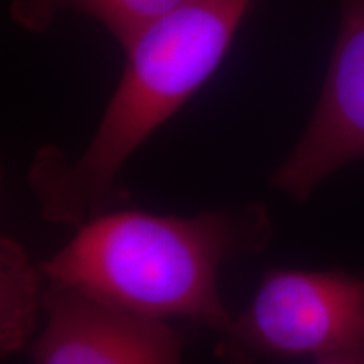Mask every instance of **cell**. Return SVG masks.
Wrapping results in <instances>:
<instances>
[{
	"instance_id": "obj_1",
	"label": "cell",
	"mask_w": 364,
	"mask_h": 364,
	"mask_svg": "<svg viewBox=\"0 0 364 364\" xmlns=\"http://www.w3.org/2000/svg\"><path fill=\"white\" fill-rule=\"evenodd\" d=\"M272 238L262 203L189 218L105 211L39 268L48 280L108 306L159 321L184 318L223 334L233 317L218 290L220 268L263 252Z\"/></svg>"
},
{
	"instance_id": "obj_2",
	"label": "cell",
	"mask_w": 364,
	"mask_h": 364,
	"mask_svg": "<svg viewBox=\"0 0 364 364\" xmlns=\"http://www.w3.org/2000/svg\"><path fill=\"white\" fill-rule=\"evenodd\" d=\"M255 0H182L124 49L125 70L78 161L48 145L29 182L48 221L75 225L125 201L118 174L162 124L184 107L225 59Z\"/></svg>"
},
{
	"instance_id": "obj_3",
	"label": "cell",
	"mask_w": 364,
	"mask_h": 364,
	"mask_svg": "<svg viewBox=\"0 0 364 364\" xmlns=\"http://www.w3.org/2000/svg\"><path fill=\"white\" fill-rule=\"evenodd\" d=\"M364 354V270H272L221 334L230 364Z\"/></svg>"
},
{
	"instance_id": "obj_4",
	"label": "cell",
	"mask_w": 364,
	"mask_h": 364,
	"mask_svg": "<svg viewBox=\"0 0 364 364\" xmlns=\"http://www.w3.org/2000/svg\"><path fill=\"white\" fill-rule=\"evenodd\" d=\"M364 159V0H341V26L317 107L270 186L306 203L341 167Z\"/></svg>"
},
{
	"instance_id": "obj_5",
	"label": "cell",
	"mask_w": 364,
	"mask_h": 364,
	"mask_svg": "<svg viewBox=\"0 0 364 364\" xmlns=\"http://www.w3.org/2000/svg\"><path fill=\"white\" fill-rule=\"evenodd\" d=\"M44 331L31 348L34 364H182L188 336L167 321L127 312L49 280Z\"/></svg>"
},
{
	"instance_id": "obj_6",
	"label": "cell",
	"mask_w": 364,
	"mask_h": 364,
	"mask_svg": "<svg viewBox=\"0 0 364 364\" xmlns=\"http://www.w3.org/2000/svg\"><path fill=\"white\" fill-rule=\"evenodd\" d=\"M182 0H14L12 19L33 33L48 29L59 14L75 11L100 22L127 48L159 17Z\"/></svg>"
},
{
	"instance_id": "obj_7",
	"label": "cell",
	"mask_w": 364,
	"mask_h": 364,
	"mask_svg": "<svg viewBox=\"0 0 364 364\" xmlns=\"http://www.w3.org/2000/svg\"><path fill=\"white\" fill-rule=\"evenodd\" d=\"M41 268L31 263L17 241H0V351L12 356L24 348L36 324L38 304L43 302Z\"/></svg>"
},
{
	"instance_id": "obj_8",
	"label": "cell",
	"mask_w": 364,
	"mask_h": 364,
	"mask_svg": "<svg viewBox=\"0 0 364 364\" xmlns=\"http://www.w3.org/2000/svg\"><path fill=\"white\" fill-rule=\"evenodd\" d=\"M314 364H364V354H349V356H334L314 361Z\"/></svg>"
}]
</instances>
